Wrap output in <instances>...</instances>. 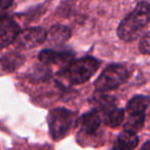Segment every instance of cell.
Wrapping results in <instances>:
<instances>
[{"label": "cell", "mask_w": 150, "mask_h": 150, "mask_svg": "<svg viewBox=\"0 0 150 150\" xmlns=\"http://www.w3.org/2000/svg\"><path fill=\"white\" fill-rule=\"evenodd\" d=\"M112 150H133V149H131V148L127 147V146L122 145V144H120V143H118V142H117V143L113 146Z\"/></svg>", "instance_id": "18"}, {"label": "cell", "mask_w": 150, "mask_h": 150, "mask_svg": "<svg viewBox=\"0 0 150 150\" xmlns=\"http://www.w3.org/2000/svg\"><path fill=\"white\" fill-rule=\"evenodd\" d=\"M100 64V61L96 58L84 57L69 63L64 70V75L72 84L84 83L98 71Z\"/></svg>", "instance_id": "2"}, {"label": "cell", "mask_w": 150, "mask_h": 150, "mask_svg": "<svg viewBox=\"0 0 150 150\" xmlns=\"http://www.w3.org/2000/svg\"><path fill=\"white\" fill-rule=\"evenodd\" d=\"M129 78V70L123 65H111L107 67L95 82L98 92L112 91L120 86Z\"/></svg>", "instance_id": "3"}, {"label": "cell", "mask_w": 150, "mask_h": 150, "mask_svg": "<svg viewBox=\"0 0 150 150\" xmlns=\"http://www.w3.org/2000/svg\"><path fill=\"white\" fill-rule=\"evenodd\" d=\"M103 121L106 125L111 127H116L120 125L125 120V110L117 108L116 106L103 112Z\"/></svg>", "instance_id": "11"}, {"label": "cell", "mask_w": 150, "mask_h": 150, "mask_svg": "<svg viewBox=\"0 0 150 150\" xmlns=\"http://www.w3.org/2000/svg\"><path fill=\"white\" fill-rule=\"evenodd\" d=\"M144 122L145 113H129L125 121V129L136 134L143 127Z\"/></svg>", "instance_id": "13"}, {"label": "cell", "mask_w": 150, "mask_h": 150, "mask_svg": "<svg viewBox=\"0 0 150 150\" xmlns=\"http://www.w3.org/2000/svg\"><path fill=\"white\" fill-rule=\"evenodd\" d=\"M72 32L71 29L64 25H54L47 32L46 39L54 45H60L70 39Z\"/></svg>", "instance_id": "9"}, {"label": "cell", "mask_w": 150, "mask_h": 150, "mask_svg": "<svg viewBox=\"0 0 150 150\" xmlns=\"http://www.w3.org/2000/svg\"><path fill=\"white\" fill-rule=\"evenodd\" d=\"M150 21V3L140 1L129 15L120 22L117 28V35L125 42L137 39L141 31Z\"/></svg>", "instance_id": "1"}, {"label": "cell", "mask_w": 150, "mask_h": 150, "mask_svg": "<svg viewBox=\"0 0 150 150\" xmlns=\"http://www.w3.org/2000/svg\"><path fill=\"white\" fill-rule=\"evenodd\" d=\"M20 33V28L13 20L0 18V48L13 43Z\"/></svg>", "instance_id": "6"}, {"label": "cell", "mask_w": 150, "mask_h": 150, "mask_svg": "<svg viewBox=\"0 0 150 150\" xmlns=\"http://www.w3.org/2000/svg\"><path fill=\"white\" fill-rule=\"evenodd\" d=\"M117 142L122 145L127 146V147L131 148V149H134L138 146L139 144V139H138L137 135L135 133H132V132L129 131H123L121 132L118 135V138H117Z\"/></svg>", "instance_id": "14"}, {"label": "cell", "mask_w": 150, "mask_h": 150, "mask_svg": "<svg viewBox=\"0 0 150 150\" xmlns=\"http://www.w3.org/2000/svg\"><path fill=\"white\" fill-rule=\"evenodd\" d=\"M95 105H96V111H101V112H105V111L109 110V109L115 107V99L110 96H99L98 98L95 99Z\"/></svg>", "instance_id": "15"}, {"label": "cell", "mask_w": 150, "mask_h": 150, "mask_svg": "<svg viewBox=\"0 0 150 150\" xmlns=\"http://www.w3.org/2000/svg\"><path fill=\"white\" fill-rule=\"evenodd\" d=\"M46 37L47 32L43 28H27L23 31H20L15 42L18 48L28 50L42 44L46 40Z\"/></svg>", "instance_id": "5"}, {"label": "cell", "mask_w": 150, "mask_h": 150, "mask_svg": "<svg viewBox=\"0 0 150 150\" xmlns=\"http://www.w3.org/2000/svg\"><path fill=\"white\" fill-rule=\"evenodd\" d=\"M150 104V98L148 96L138 95L129 101L127 105V111L129 113H145Z\"/></svg>", "instance_id": "12"}, {"label": "cell", "mask_w": 150, "mask_h": 150, "mask_svg": "<svg viewBox=\"0 0 150 150\" xmlns=\"http://www.w3.org/2000/svg\"><path fill=\"white\" fill-rule=\"evenodd\" d=\"M141 150H150V141H147L143 144Z\"/></svg>", "instance_id": "19"}, {"label": "cell", "mask_w": 150, "mask_h": 150, "mask_svg": "<svg viewBox=\"0 0 150 150\" xmlns=\"http://www.w3.org/2000/svg\"><path fill=\"white\" fill-rule=\"evenodd\" d=\"M25 58L23 54H21L18 52H11L5 54L3 57L0 58V65L3 70L7 72H13L16 69H18L20 66L24 64Z\"/></svg>", "instance_id": "10"}, {"label": "cell", "mask_w": 150, "mask_h": 150, "mask_svg": "<svg viewBox=\"0 0 150 150\" xmlns=\"http://www.w3.org/2000/svg\"><path fill=\"white\" fill-rule=\"evenodd\" d=\"M15 0H0V9H6L13 3Z\"/></svg>", "instance_id": "17"}, {"label": "cell", "mask_w": 150, "mask_h": 150, "mask_svg": "<svg viewBox=\"0 0 150 150\" xmlns=\"http://www.w3.org/2000/svg\"><path fill=\"white\" fill-rule=\"evenodd\" d=\"M74 122V113L64 108H56L48 115V127L52 137L60 140L69 133Z\"/></svg>", "instance_id": "4"}, {"label": "cell", "mask_w": 150, "mask_h": 150, "mask_svg": "<svg viewBox=\"0 0 150 150\" xmlns=\"http://www.w3.org/2000/svg\"><path fill=\"white\" fill-rule=\"evenodd\" d=\"M74 56V52L69 50L57 52L54 50H44L39 52L38 59L43 64H63L72 62Z\"/></svg>", "instance_id": "7"}, {"label": "cell", "mask_w": 150, "mask_h": 150, "mask_svg": "<svg viewBox=\"0 0 150 150\" xmlns=\"http://www.w3.org/2000/svg\"><path fill=\"white\" fill-rule=\"evenodd\" d=\"M80 129L86 134H95L101 125V117L98 111H91L83 114L78 120Z\"/></svg>", "instance_id": "8"}, {"label": "cell", "mask_w": 150, "mask_h": 150, "mask_svg": "<svg viewBox=\"0 0 150 150\" xmlns=\"http://www.w3.org/2000/svg\"><path fill=\"white\" fill-rule=\"evenodd\" d=\"M139 50L142 54H150V31L141 38L139 43Z\"/></svg>", "instance_id": "16"}]
</instances>
